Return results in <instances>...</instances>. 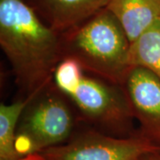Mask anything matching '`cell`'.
I'll list each match as a JSON object with an SVG mask.
<instances>
[{
    "label": "cell",
    "mask_w": 160,
    "mask_h": 160,
    "mask_svg": "<svg viewBox=\"0 0 160 160\" xmlns=\"http://www.w3.org/2000/svg\"><path fill=\"white\" fill-rule=\"evenodd\" d=\"M0 46L22 98L51 84L63 59L62 33L44 22L24 0H0Z\"/></svg>",
    "instance_id": "obj_1"
},
{
    "label": "cell",
    "mask_w": 160,
    "mask_h": 160,
    "mask_svg": "<svg viewBox=\"0 0 160 160\" xmlns=\"http://www.w3.org/2000/svg\"><path fill=\"white\" fill-rule=\"evenodd\" d=\"M62 35L63 58L76 60L89 74L121 86L132 69L131 43L115 15L104 8Z\"/></svg>",
    "instance_id": "obj_2"
},
{
    "label": "cell",
    "mask_w": 160,
    "mask_h": 160,
    "mask_svg": "<svg viewBox=\"0 0 160 160\" xmlns=\"http://www.w3.org/2000/svg\"><path fill=\"white\" fill-rule=\"evenodd\" d=\"M53 81L36 93L24 109L16 132L22 157L39 153L66 142L75 133L78 114Z\"/></svg>",
    "instance_id": "obj_3"
},
{
    "label": "cell",
    "mask_w": 160,
    "mask_h": 160,
    "mask_svg": "<svg viewBox=\"0 0 160 160\" xmlns=\"http://www.w3.org/2000/svg\"><path fill=\"white\" fill-rule=\"evenodd\" d=\"M70 101L80 118L109 135L134 134L133 115L121 86L85 70L72 84L60 90Z\"/></svg>",
    "instance_id": "obj_4"
},
{
    "label": "cell",
    "mask_w": 160,
    "mask_h": 160,
    "mask_svg": "<svg viewBox=\"0 0 160 160\" xmlns=\"http://www.w3.org/2000/svg\"><path fill=\"white\" fill-rule=\"evenodd\" d=\"M159 151V146L140 132L118 137L90 128L40 153L47 160H140Z\"/></svg>",
    "instance_id": "obj_5"
},
{
    "label": "cell",
    "mask_w": 160,
    "mask_h": 160,
    "mask_svg": "<svg viewBox=\"0 0 160 160\" xmlns=\"http://www.w3.org/2000/svg\"><path fill=\"white\" fill-rule=\"evenodd\" d=\"M139 132L160 147V78L142 67H133L121 86Z\"/></svg>",
    "instance_id": "obj_6"
},
{
    "label": "cell",
    "mask_w": 160,
    "mask_h": 160,
    "mask_svg": "<svg viewBox=\"0 0 160 160\" xmlns=\"http://www.w3.org/2000/svg\"><path fill=\"white\" fill-rule=\"evenodd\" d=\"M52 29L60 33L78 27L106 8L109 0H24Z\"/></svg>",
    "instance_id": "obj_7"
},
{
    "label": "cell",
    "mask_w": 160,
    "mask_h": 160,
    "mask_svg": "<svg viewBox=\"0 0 160 160\" xmlns=\"http://www.w3.org/2000/svg\"><path fill=\"white\" fill-rule=\"evenodd\" d=\"M106 8L118 19L130 43L160 18V0H109Z\"/></svg>",
    "instance_id": "obj_8"
},
{
    "label": "cell",
    "mask_w": 160,
    "mask_h": 160,
    "mask_svg": "<svg viewBox=\"0 0 160 160\" xmlns=\"http://www.w3.org/2000/svg\"><path fill=\"white\" fill-rule=\"evenodd\" d=\"M132 68L142 67L160 78V18L130 46Z\"/></svg>",
    "instance_id": "obj_9"
},
{
    "label": "cell",
    "mask_w": 160,
    "mask_h": 160,
    "mask_svg": "<svg viewBox=\"0 0 160 160\" xmlns=\"http://www.w3.org/2000/svg\"><path fill=\"white\" fill-rule=\"evenodd\" d=\"M35 95V94H34ZM34 95L11 104L0 105V160H13L22 156L16 149V132L21 116Z\"/></svg>",
    "instance_id": "obj_10"
},
{
    "label": "cell",
    "mask_w": 160,
    "mask_h": 160,
    "mask_svg": "<svg viewBox=\"0 0 160 160\" xmlns=\"http://www.w3.org/2000/svg\"><path fill=\"white\" fill-rule=\"evenodd\" d=\"M13 160H47L46 158L42 153H32L22 156L21 158H18L16 159Z\"/></svg>",
    "instance_id": "obj_11"
},
{
    "label": "cell",
    "mask_w": 160,
    "mask_h": 160,
    "mask_svg": "<svg viewBox=\"0 0 160 160\" xmlns=\"http://www.w3.org/2000/svg\"><path fill=\"white\" fill-rule=\"evenodd\" d=\"M149 160H160V151L156 153V154H152L148 156Z\"/></svg>",
    "instance_id": "obj_12"
},
{
    "label": "cell",
    "mask_w": 160,
    "mask_h": 160,
    "mask_svg": "<svg viewBox=\"0 0 160 160\" xmlns=\"http://www.w3.org/2000/svg\"><path fill=\"white\" fill-rule=\"evenodd\" d=\"M140 160H149V158H148V156H146V157H144V158H141Z\"/></svg>",
    "instance_id": "obj_13"
}]
</instances>
